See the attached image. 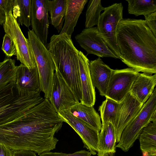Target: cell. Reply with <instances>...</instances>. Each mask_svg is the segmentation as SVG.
I'll list each match as a JSON object with an SVG mask.
<instances>
[{
    "instance_id": "obj_33",
    "label": "cell",
    "mask_w": 156,
    "mask_h": 156,
    "mask_svg": "<svg viewBox=\"0 0 156 156\" xmlns=\"http://www.w3.org/2000/svg\"><path fill=\"white\" fill-rule=\"evenodd\" d=\"M12 150L0 144V156H13Z\"/></svg>"
},
{
    "instance_id": "obj_8",
    "label": "cell",
    "mask_w": 156,
    "mask_h": 156,
    "mask_svg": "<svg viewBox=\"0 0 156 156\" xmlns=\"http://www.w3.org/2000/svg\"><path fill=\"white\" fill-rule=\"evenodd\" d=\"M58 113L64 122L70 126L80 137L84 147L88 150L91 154H96V151H98L99 132L73 115L67 109L60 110Z\"/></svg>"
},
{
    "instance_id": "obj_22",
    "label": "cell",
    "mask_w": 156,
    "mask_h": 156,
    "mask_svg": "<svg viewBox=\"0 0 156 156\" xmlns=\"http://www.w3.org/2000/svg\"><path fill=\"white\" fill-rule=\"evenodd\" d=\"M31 0H14L12 13L20 24L28 28L31 24Z\"/></svg>"
},
{
    "instance_id": "obj_25",
    "label": "cell",
    "mask_w": 156,
    "mask_h": 156,
    "mask_svg": "<svg viewBox=\"0 0 156 156\" xmlns=\"http://www.w3.org/2000/svg\"><path fill=\"white\" fill-rule=\"evenodd\" d=\"M17 68L13 59L7 58L2 62L0 66V88L15 82Z\"/></svg>"
},
{
    "instance_id": "obj_6",
    "label": "cell",
    "mask_w": 156,
    "mask_h": 156,
    "mask_svg": "<svg viewBox=\"0 0 156 156\" xmlns=\"http://www.w3.org/2000/svg\"><path fill=\"white\" fill-rule=\"evenodd\" d=\"M3 26L5 34L11 38L14 43L17 60L30 69L34 68L37 65L30 42L24 35L11 11L6 14Z\"/></svg>"
},
{
    "instance_id": "obj_9",
    "label": "cell",
    "mask_w": 156,
    "mask_h": 156,
    "mask_svg": "<svg viewBox=\"0 0 156 156\" xmlns=\"http://www.w3.org/2000/svg\"><path fill=\"white\" fill-rule=\"evenodd\" d=\"M75 38L80 47L87 51V55L91 54L99 58H118L100 35L97 27L83 29Z\"/></svg>"
},
{
    "instance_id": "obj_27",
    "label": "cell",
    "mask_w": 156,
    "mask_h": 156,
    "mask_svg": "<svg viewBox=\"0 0 156 156\" xmlns=\"http://www.w3.org/2000/svg\"><path fill=\"white\" fill-rule=\"evenodd\" d=\"M16 95L15 82H10L0 88V112L11 105Z\"/></svg>"
},
{
    "instance_id": "obj_32",
    "label": "cell",
    "mask_w": 156,
    "mask_h": 156,
    "mask_svg": "<svg viewBox=\"0 0 156 156\" xmlns=\"http://www.w3.org/2000/svg\"><path fill=\"white\" fill-rule=\"evenodd\" d=\"M13 156H37L34 152L28 150L13 151Z\"/></svg>"
},
{
    "instance_id": "obj_11",
    "label": "cell",
    "mask_w": 156,
    "mask_h": 156,
    "mask_svg": "<svg viewBox=\"0 0 156 156\" xmlns=\"http://www.w3.org/2000/svg\"><path fill=\"white\" fill-rule=\"evenodd\" d=\"M143 105L129 92L119 103L113 125L116 143L119 142L124 129L138 114Z\"/></svg>"
},
{
    "instance_id": "obj_10",
    "label": "cell",
    "mask_w": 156,
    "mask_h": 156,
    "mask_svg": "<svg viewBox=\"0 0 156 156\" xmlns=\"http://www.w3.org/2000/svg\"><path fill=\"white\" fill-rule=\"evenodd\" d=\"M51 96L49 100L57 113L79 102L69 85L55 67Z\"/></svg>"
},
{
    "instance_id": "obj_16",
    "label": "cell",
    "mask_w": 156,
    "mask_h": 156,
    "mask_svg": "<svg viewBox=\"0 0 156 156\" xmlns=\"http://www.w3.org/2000/svg\"><path fill=\"white\" fill-rule=\"evenodd\" d=\"M156 85V74H138L129 93L141 103L144 104L153 93Z\"/></svg>"
},
{
    "instance_id": "obj_14",
    "label": "cell",
    "mask_w": 156,
    "mask_h": 156,
    "mask_svg": "<svg viewBox=\"0 0 156 156\" xmlns=\"http://www.w3.org/2000/svg\"><path fill=\"white\" fill-rule=\"evenodd\" d=\"M78 56L82 91L80 102L89 106H93L96 101V92L91 77L90 61L80 51H79Z\"/></svg>"
},
{
    "instance_id": "obj_24",
    "label": "cell",
    "mask_w": 156,
    "mask_h": 156,
    "mask_svg": "<svg viewBox=\"0 0 156 156\" xmlns=\"http://www.w3.org/2000/svg\"><path fill=\"white\" fill-rule=\"evenodd\" d=\"M119 104V103L108 98H106V99L102 102L98 108L102 126L108 122H110L114 125Z\"/></svg>"
},
{
    "instance_id": "obj_29",
    "label": "cell",
    "mask_w": 156,
    "mask_h": 156,
    "mask_svg": "<svg viewBox=\"0 0 156 156\" xmlns=\"http://www.w3.org/2000/svg\"><path fill=\"white\" fill-rule=\"evenodd\" d=\"M91 154L89 151L82 150L73 153L66 154L62 152H53L50 151L44 152L40 156H90Z\"/></svg>"
},
{
    "instance_id": "obj_35",
    "label": "cell",
    "mask_w": 156,
    "mask_h": 156,
    "mask_svg": "<svg viewBox=\"0 0 156 156\" xmlns=\"http://www.w3.org/2000/svg\"><path fill=\"white\" fill-rule=\"evenodd\" d=\"M2 64V62H0V66Z\"/></svg>"
},
{
    "instance_id": "obj_19",
    "label": "cell",
    "mask_w": 156,
    "mask_h": 156,
    "mask_svg": "<svg viewBox=\"0 0 156 156\" xmlns=\"http://www.w3.org/2000/svg\"><path fill=\"white\" fill-rule=\"evenodd\" d=\"M75 117L100 132L102 128L101 119L93 106H89L80 102L67 108Z\"/></svg>"
},
{
    "instance_id": "obj_26",
    "label": "cell",
    "mask_w": 156,
    "mask_h": 156,
    "mask_svg": "<svg viewBox=\"0 0 156 156\" xmlns=\"http://www.w3.org/2000/svg\"><path fill=\"white\" fill-rule=\"evenodd\" d=\"M105 9V8L102 6L101 0H90L86 13L85 28H91L97 25L101 12Z\"/></svg>"
},
{
    "instance_id": "obj_30",
    "label": "cell",
    "mask_w": 156,
    "mask_h": 156,
    "mask_svg": "<svg viewBox=\"0 0 156 156\" xmlns=\"http://www.w3.org/2000/svg\"><path fill=\"white\" fill-rule=\"evenodd\" d=\"M144 16L147 25L156 37V11Z\"/></svg>"
},
{
    "instance_id": "obj_31",
    "label": "cell",
    "mask_w": 156,
    "mask_h": 156,
    "mask_svg": "<svg viewBox=\"0 0 156 156\" xmlns=\"http://www.w3.org/2000/svg\"><path fill=\"white\" fill-rule=\"evenodd\" d=\"M14 0H0V8L5 13L12 10Z\"/></svg>"
},
{
    "instance_id": "obj_21",
    "label": "cell",
    "mask_w": 156,
    "mask_h": 156,
    "mask_svg": "<svg viewBox=\"0 0 156 156\" xmlns=\"http://www.w3.org/2000/svg\"><path fill=\"white\" fill-rule=\"evenodd\" d=\"M67 0H47L48 12L50 15L51 23L60 32L65 19Z\"/></svg>"
},
{
    "instance_id": "obj_18",
    "label": "cell",
    "mask_w": 156,
    "mask_h": 156,
    "mask_svg": "<svg viewBox=\"0 0 156 156\" xmlns=\"http://www.w3.org/2000/svg\"><path fill=\"white\" fill-rule=\"evenodd\" d=\"M87 0H67L65 23L59 34L65 33L71 37L74 28Z\"/></svg>"
},
{
    "instance_id": "obj_13",
    "label": "cell",
    "mask_w": 156,
    "mask_h": 156,
    "mask_svg": "<svg viewBox=\"0 0 156 156\" xmlns=\"http://www.w3.org/2000/svg\"><path fill=\"white\" fill-rule=\"evenodd\" d=\"M15 89L19 95L41 91L37 66L30 69L21 63L17 66Z\"/></svg>"
},
{
    "instance_id": "obj_2",
    "label": "cell",
    "mask_w": 156,
    "mask_h": 156,
    "mask_svg": "<svg viewBox=\"0 0 156 156\" xmlns=\"http://www.w3.org/2000/svg\"><path fill=\"white\" fill-rule=\"evenodd\" d=\"M46 48L56 67L77 99H82L78 50L71 37L65 33L52 35Z\"/></svg>"
},
{
    "instance_id": "obj_12",
    "label": "cell",
    "mask_w": 156,
    "mask_h": 156,
    "mask_svg": "<svg viewBox=\"0 0 156 156\" xmlns=\"http://www.w3.org/2000/svg\"><path fill=\"white\" fill-rule=\"evenodd\" d=\"M47 0H31L32 30L46 46L49 26Z\"/></svg>"
},
{
    "instance_id": "obj_23",
    "label": "cell",
    "mask_w": 156,
    "mask_h": 156,
    "mask_svg": "<svg viewBox=\"0 0 156 156\" xmlns=\"http://www.w3.org/2000/svg\"><path fill=\"white\" fill-rule=\"evenodd\" d=\"M128 13L136 16H144L156 11V1L154 0H126Z\"/></svg>"
},
{
    "instance_id": "obj_36",
    "label": "cell",
    "mask_w": 156,
    "mask_h": 156,
    "mask_svg": "<svg viewBox=\"0 0 156 156\" xmlns=\"http://www.w3.org/2000/svg\"><path fill=\"white\" fill-rule=\"evenodd\" d=\"M90 156H91V155Z\"/></svg>"
},
{
    "instance_id": "obj_4",
    "label": "cell",
    "mask_w": 156,
    "mask_h": 156,
    "mask_svg": "<svg viewBox=\"0 0 156 156\" xmlns=\"http://www.w3.org/2000/svg\"><path fill=\"white\" fill-rule=\"evenodd\" d=\"M156 111V88L136 116L125 128L116 147L127 152L139 137L143 129L151 122Z\"/></svg>"
},
{
    "instance_id": "obj_34",
    "label": "cell",
    "mask_w": 156,
    "mask_h": 156,
    "mask_svg": "<svg viewBox=\"0 0 156 156\" xmlns=\"http://www.w3.org/2000/svg\"><path fill=\"white\" fill-rule=\"evenodd\" d=\"M6 20V13L0 8V25L3 24Z\"/></svg>"
},
{
    "instance_id": "obj_15",
    "label": "cell",
    "mask_w": 156,
    "mask_h": 156,
    "mask_svg": "<svg viewBox=\"0 0 156 156\" xmlns=\"http://www.w3.org/2000/svg\"><path fill=\"white\" fill-rule=\"evenodd\" d=\"M89 66L93 86L97 88L101 96L105 97L113 69L99 57L90 61Z\"/></svg>"
},
{
    "instance_id": "obj_28",
    "label": "cell",
    "mask_w": 156,
    "mask_h": 156,
    "mask_svg": "<svg viewBox=\"0 0 156 156\" xmlns=\"http://www.w3.org/2000/svg\"><path fill=\"white\" fill-rule=\"evenodd\" d=\"M2 49L8 57L16 55V50L14 43L11 38L6 34L3 37Z\"/></svg>"
},
{
    "instance_id": "obj_20",
    "label": "cell",
    "mask_w": 156,
    "mask_h": 156,
    "mask_svg": "<svg viewBox=\"0 0 156 156\" xmlns=\"http://www.w3.org/2000/svg\"><path fill=\"white\" fill-rule=\"evenodd\" d=\"M140 150L147 156L156 155V123L150 122L142 129L139 136Z\"/></svg>"
},
{
    "instance_id": "obj_17",
    "label": "cell",
    "mask_w": 156,
    "mask_h": 156,
    "mask_svg": "<svg viewBox=\"0 0 156 156\" xmlns=\"http://www.w3.org/2000/svg\"><path fill=\"white\" fill-rule=\"evenodd\" d=\"M98 134V156H114L116 143L113 124L108 122L102 126Z\"/></svg>"
},
{
    "instance_id": "obj_7",
    "label": "cell",
    "mask_w": 156,
    "mask_h": 156,
    "mask_svg": "<svg viewBox=\"0 0 156 156\" xmlns=\"http://www.w3.org/2000/svg\"><path fill=\"white\" fill-rule=\"evenodd\" d=\"M139 72L130 68L113 69L106 98L120 103L129 93L131 87Z\"/></svg>"
},
{
    "instance_id": "obj_1",
    "label": "cell",
    "mask_w": 156,
    "mask_h": 156,
    "mask_svg": "<svg viewBox=\"0 0 156 156\" xmlns=\"http://www.w3.org/2000/svg\"><path fill=\"white\" fill-rule=\"evenodd\" d=\"M116 37L123 62L139 72L156 73V37L145 20L123 19L118 23Z\"/></svg>"
},
{
    "instance_id": "obj_3",
    "label": "cell",
    "mask_w": 156,
    "mask_h": 156,
    "mask_svg": "<svg viewBox=\"0 0 156 156\" xmlns=\"http://www.w3.org/2000/svg\"><path fill=\"white\" fill-rule=\"evenodd\" d=\"M28 36L38 70L40 90L44 93L45 98L49 100L55 69V64L46 46L32 30L28 31Z\"/></svg>"
},
{
    "instance_id": "obj_5",
    "label": "cell",
    "mask_w": 156,
    "mask_h": 156,
    "mask_svg": "<svg viewBox=\"0 0 156 156\" xmlns=\"http://www.w3.org/2000/svg\"><path fill=\"white\" fill-rule=\"evenodd\" d=\"M122 3H115L105 7L101 14L97 28L100 35L113 53L120 59V53L116 40L118 23L123 18Z\"/></svg>"
}]
</instances>
